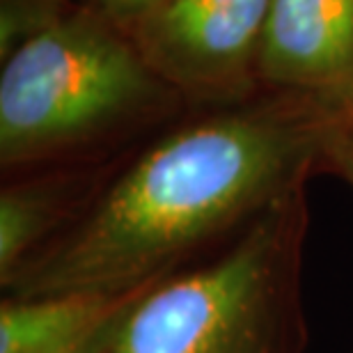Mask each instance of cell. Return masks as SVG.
<instances>
[{
	"mask_svg": "<svg viewBox=\"0 0 353 353\" xmlns=\"http://www.w3.org/2000/svg\"><path fill=\"white\" fill-rule=\"evenodd\" d=\"M110 179L58 165L10 174L0 193V285L65 234Z\"/></svg>",
	"mask_w": 353,
	"mask_h": 353,
	"instance_id": "cell-7",
	"label": "cell"
},
{
	"mask_svg": "<svg viewBox=\"0 0 353 353\" xmlns=\"http://www.w3.org/2000/svg\"><path fill=\"white\" fill-rule=\"evenodd\" d=\"M176 99L133 39L94 17L55 19L3 58V172L81 159L159 119Z\"/></svg>",
	"mask_w": 353,
	"mask_h": 353,
	"instance_id": "cell-3",
	"label": "cell"
},
{
	"mask_svg": "<svg viewBox=\"0 0 353 353\" xmlns=\"http://www.w3.org/2000/svg\"><path fill=\"white\" fill-rule=\"evenodd\" d=\"M349 105L268 90L176 126L112 174L5 296L119 294L200 262L328 168Z\"/></svg>",
	"mask_w": 353,
	"mask_h": 353,
	"instance_id": "cell-1",
	"label": "cell"
},
{
	"mask_svg": "<svg viewBox=\"0 0 353 353\" xmlns=\"http://www.w3.org/2000/svg\"><path fill=\"white\" fill-rule=\"evenodd\" d=\"M257 76L271 92L353 103V0H273Z\"/></svg>",
	"mask_w": 353,
	"mask_h": 353,
	"instance_id": "cell-5",
	"label": "cell"
},
{
	"mask_svg": "<svg viewBox=\"0 0 353 353\" xmlns=\"http://www.w3.org/2000/svg\"><path fill=\"white\" fill-rule=\"evenodd\" d=\"M154 285L119 294L3 296L0 353H103L124 316Z\"/></svg>",
	"mask_w": 353,
	"mask_h": 353,
	"instance_id": "cell-6",
	"label": "cell"
},
{
	"mask_svg": "<svg viewBox=\"0 0 353 353\" xmlns=\"http://www.w3.org/2000/svg\"><path fill=\"white\" fill-rule=\"evenodd\" d=\"M328 168L340 172L353 188V105H349L347 115H344L333 138L328 152Z\"/></svg>",
	"mask_w": 353,
	"mask_h": 353,
	"instance_id": "cell-8",
	"label": "cell"
},
{
	"mask_svg": "<svg viewBox=\"0 0 353 353\" xmlns=\"http://www.w3.org/2000/svg\"><path fill=\"white\" fill-rule=\"evenodd\" d=\"M103 12L112 14L117 19H129L136 21L143 14H147L152 7H157L161 0H94Z\"/></svg>",
	"mask_w": 353,
	"mask_h": 353,
	"instance_id": "cell-9",
	"label": "cell"
},
{
	"mask_svg": "<svg viewBox=\"0 0 353 353\" xmlns=\"http://www.w3.org/2000/svg\"><path fill=\"white\" fill-rule=\"evenodd\" d=\"M273 0H161L136 19L133 41L179 97L232 105L255 97Z\"/></svg>",
	"mask_w": 353,
	"mask_h": 353,
	"instance_id": "cell-4",
	"label": "cell"
},
{
	"mask_svg": "<svg viewBox=\"0 0 353 353\" xmlns=\"http://www.w3.org/2000/svg\"><path fill=\"white\" fill-rule=\"evenodd\" d=\"M307 228L299 188L211 255L147 289L103 353H305Z\"/></svg>",
	"mask_w": 353,
	"mask_h": 353,
	"instance_id": "cell-2",
	"label": "cell"
}]
</instances>
